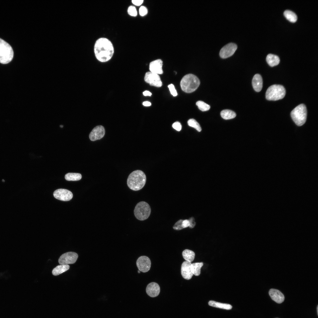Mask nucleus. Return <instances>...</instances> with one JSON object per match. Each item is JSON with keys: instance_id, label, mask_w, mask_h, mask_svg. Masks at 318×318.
<instances>
[{"instance_id": "6ab92c4d", "label": "nucleus", "mask_w": 318, "mask_h": 318, "mask_svg": "<svg viewBox=\"0 0 318 318\" xmlns=\"http://www.w3.org/2000/svg\"><path fill=\"white\" fill-rule=\"evenodd\" d=\"M252 85L254 90L257 92L260 91L263 87V80L259 74H255L252 79Z\"/></svg>"}, {"instance_id": "423d86ee", "label": "nucleus", "mask_w": 318, "mask_h": 318, "mask_svg": "<svg viewBox=\"0 0 318 318\" xmlns=\"http://www.w3.org/2000/svg\"><path fill=\"white\" fill-rule=\"evenodd\" d=\"M14 52L11 46L0 38V63H8L12 60Z\"/></svg>"}, {"instance_id": "c756f323", "label": "nucleus", "mask_w": 318, "mask_h": 318, "mask_svg": "<svg viewBox=\"0 0 318 318\" xmlns=\"http://www.w3.org/2000/svg\"><path fill=\"white\" fill-rule=\"evenodd\" d=\"M127 12L128 14L131 16L135 17L138 14L136 8L134 6L132 5L128 7Z\"/></svg>"}, {"instance_id": "a211bd4d", "label": "nucleus", "mask_w": 318, "mask_h": 318, "mask_svg": "<svg viewBox=\"0 0 318 318\" xmlns=\"http://www.w3.org/2000/svg\"><path fill=\"white\" fill-rule=\"evenodd\" d=\"M269 294L272 299L278 303H281L284 300V295L277 289H271L269 291Z\"/></svg>"}, {"instance_id": "2eb2a0df", "label": "nucleus", "mask_w": 318, "mask_h": 318, "mask_svg": "<svg viewBox=\"0 0 318 318\" xmlns=\"http://www.w3.org/2000/svg\"><path fill=\"white\" fill-rule=\"evenodd\" d=\"M191 262L185 261L181 266V272L182 277L184 279L189 280L192 277L193 274L192 273L191 266Z\"/></svg>"}, {"instance_id": "72a5a7b5", "label": "nucleus", "mask_w": 318, "mask_h": 318, "mask_svg": "<svg viewBox=\"0 0 318 318\" xmlns=\"http://www.w3.org/2000/svg\"><path fill=\"white\" fill-rule=\"evenodd\" d=\"M132 3L136 6H139L141 5L143 2V0H132L131 1Z\"/></svg>"}, {"instance_id": "7c9ffc66", "label": "nucleus", "mask_w": 318, "mask_h": 318, "mask_svg": "<svg viewBox=\"0 0 318 318\" xmlns=\"http://www.w3.org/2000/svg\"><path fill=\"white\" fill-rule=\"evenodd\" d=\"M148 11L147 8L144 6H141L139 9V14L141 16H144L146 15Z\"/></svg>"}, {"instance_id": "7ed1b4c3", "label": "nucleus", "mask_w": 318, "mask_h": 318, "mask_svg": "<svg viewBox=\"0 0 318 318\" xmlns=\"http://www.w3.org/2000/svg\"><path fill=\"white\" fill-rule=\"evenodd\" d=\"M200 84V81L198 78L195 75L191 74L185 75L180 82L182 90L187 93H191L195 91Z\"/></svg>"}, {"instance_id": "20e7f679", "label": "nucleus", "mask_w": 318, "mask_h": 318, "mask_svg": "<svg viewBox=\"0 0 318 318\" xmlns=\"http://www.w3.org/2000/svg\"><path fill=\"white\" fill-rule=\"evenodd\" d=\"M307 114L306 106L302 104L297 106L291 111V116L295 123L298 126H301L306 121Z\"/></svg>"}, {"instance_id": "ddd939ff", "label": "nucleus", "mask_w": 318, "mask_h": 318, "mask_svg": "<svg viewBox=\"0 0 318 318\" xmlns=\"http://www.w3.org/2000/svg\"><path fill=\"white\" fill-rule=\"evenodd\" d=\"M194 220V218L193 217L190 218L188 220L180 219L175 223L173 228L177 230H180L188 227L190 228H193L196 224Z\"/></svg>"}, {"instance_id": "2f4dec72", "label": "nucleus", "mask_w": 318, "mask_h": 318, "mask_svg": "<svg viewBox=\"0 0 318 318\" xmlns=\"http://www.w3.org/2000/svg\"><path fill=\"white\" fill-rule=\"evenodd\" d=\"M168 87L172 95L173 96H176L177 95V92L173 84H171L169 85Z\"/></svg>"}, {"instance_id": "5701e85b", "label": "nucleus", "mask_w": 318, "mask_h": 318, "mask_svg": "<svg viewBox=\"0 0 318 318\" xmlns=\"http://www.w3.org/2000/svg\"><path fill=\"white\" fill-rule=\"evenodd\" d=\"M203 265V262L195 263L191 264V267L192 273L196 276H199L201 273V269Z\"/></svg>"}, {"instance_id": "c9c22d12", "label": "nucleus", "mask_w": 318, "mask_h": 318, "mask_svg": "<svg viewBox=\"0 0 318 318\" xmlns=\"http://www.w3.org/2000/svg\"><path fill=\"white\" fill-rule=\"evenodd\" d=\"M143 104L145 106H149L151 105V103L149 101H145L143 102Z\"/></svg>"}, {"instance_id": "aec40b11", "label": "nucleus", "mask_w": 318, "mask_h": 318, "mask_svg": "<svg viewBox=\"0 0 318 318\" xmlns=\"http://www.w3.org/2000/svg\"><path fill=\"white\" fill-rule=\"evenodd\" d=\"M266 61L270 66L273 67L279 64L280 62V59L276 55L269 54L266 57Z\"/></svg>"}, {"instance_id": "9b49d317", "label": "nucleus", "mask_w": 318, "mask_h": 318, "mask_svg": "<svg viewBox=\"0 0 318 318\" xmlns=\"http://www.w3.org/2000/svg\"><path fill=\"white\" fill-rule=\"evenodd\" d=\"M136 265L139 270L143 272H146L150 269L151 262L148 257L142 256L137 260Z\"/></svg>"}, {"instance_id": "a878e982", "label": "nucleus", "mask_w": 318, "mask_h": 318, "mask_svg": "<svg viewBox=\"0 0 318 318\" xmlns=\"http://www.w3.org/2000/svg\"><path fill=\"white\" fill-rule=\"evenodd\" d=\"M284 15L286 18L291 22L294 23L297 20V15L291 11L285 10L284 13Z\"/></svg>"}, {"instance_id": "b1692460", "label": "nucleus", "mask_w": 318, "mask_h": 318, "mask_svg": "<svg viewBox=\"0 0 318 318\" xmlns=\"http://www.w3.org/2000/svg\"><path fill=\"white\" fill-rule=\"evenodd\" d=\"M182 255L183 258L186 261L190 262L194 260L195 255L193 251L188 249L184 250L182 252Z\"/></svg>"}, {"instance_id": "0eeeda50", "label": "nucleus", "mask_w": 318, "mask_h": 318, "mask_svg": "<svg viewBox=\"0 0 318 318\" xmlns=\"http://www.w3.org/2000/svg\"><path fill=\"white\" fill-rule=\"evenodd\" d=\"M151 211V209L149 205L146 202L142 201L137 204L134 208V213L137 219L140 221H144L149 217Z\"/></svg>"}, {"instance_id": "6e6552de", "label": "nucleus", "mask_w": 318, "mask_h": 318, "mask_svg": "<svg viewBox=\"0 0 318 318\" xmlns=\"http://www.w3.org/2000/svg\"><path fill=\"white\" fill-rule=\"evenodd\" d=\"M144 80L151 86L160 87L162 85V82L158 74L150 72L145 73Z\"/></svg>"}, {"instance_id": "cd10ccee", "label": "nucleus", "mask_w": 318, "mask_h": 318, "mask_svg": "<svg viewBox=\"0 0 318 318\" xmlns=\"http://www.w3.org/2000/svg\"><path fill=\"white\" fill-rule=\"evenodd\" d=\"M188 125L195 128L198 132H201V128L198 123L193 119H189L187 122Z\"/></svg>"}, {"instance_id": "f8f14e48", "label": "nucleus", "mask_w": 318, "mask_h": 318, "mask_svg": "<svg viewBox=\"0 0 318 318\" xmlns=\"http://www.w3.org/2000/svg\"><path fill=\"white\" fill-rule=\"evenodd\" d=\"M53 195L56 198L63 201H69L73 197V194L70 191L64 189H59L55 190Z\"/></svg>"}, {"instance_id": "4c0bfd02", "label": "nucleus", "mask_w": 318, "mask_h": 318, "mask_svg": "<svg viewBox=\"0 0 318 318\" xmlns=\"http://www.w3.org/2000/svg\"><path fill=\"white\" fill-rule=\"evenodd\" d=\"M140 271L139 270H138V273H140Z\"/></svg>"}, {"instance_id": "e433bc0d", "label": "nucleus", "mask_w": 318, "mask_h": 318, "mask_svg": "<svg viewBox=\"0 0 318 318\" xmlns=\"http://www.w3.org/2000/svg\"><path fill=\"white\" fill-rule=\"evenodd\" d=\"M318 306H317V314H318Z\"/></svg>"}, {"instance_id": "58836bf2", "label": "nucleus", "mask_w": 318, "mask_h": 318, "mask_svg": "<svg viewBox=\"0 0 318 318\" xmlns=\"http://www.w3.org/2000/svg\"><path fill=\"white\" fill-rule=\"evenodd\" d=\"M60 126V127H63V126H62V125H61Z\"/></svg>"}, {"instance_id": "4468645a", "label": "nucleus", "mask_w": 318, "mask_h": 318, "mask_svg": "<svg viewBox=\"0 0 318 318\" xmlns=\"http://www.w3.org/2000/svg\"><path fill=\"white\" fill-rule=\"evenodd\" d=\"M105 130L102 125H98L94 128L90 133L89 137L92 141H95L102 138L105 135Z\"/></svg>"}, {"instance_id": "c85d7f7f", "label": "nucleus", "mask_w": 318, "mask_h": 318, "mask_svg": "<svg viewBox=\"0 0 318 318\" xmlns=\"http://www.w3.org/2000/svg\"><path fill=\"white\" fill-rule=\"evenodd\" d=\"M199 109L202 111H205L209 110L210 108V106L201 101H198L196 103Z\"/></svg>"}, {"instance_id": "f3484780", "label": "nucleus", "mask_w": 318, "mask_h": 318, "mask_svg": "<svg viewBox=\"0 0 318 318\" xmlns=\"http://www.w3.org/2000/svg\"><path fill=\"white\" fill-rule=\"evenodd\" d=\"M162 66V61L160 59H158L150 63L149 69L151 72L157 74H162L163 73Z\"/></svg>"}, {"instance_id": "f257e3e1", "label": "nucleus", "mask_w": 318, "mask_h": 318, "mask_svg": "<svg viewBox=\"0 0 318 318\" xmlns=\"http://www.w3.org/2000/svg\"><path fill=\"white\" fill-rule=\"evenodd\" d=\"M95 55L99 61L104 62L109 61L114 53L113 45L109 39L104 37L98 39L94 47Z\"/></svg>"}, {"instance_id": "dca6fc26", "label": "nucleus", "mask_w": 318, "mask_h": 318, "mask_svg": "<svg viewBox=\"0 0 318 318\" xmlns=\"http://www.w3.org/2000/svg\"><path fill=\"white\" fill-rule=\"evenodd\" d=\"M146 292L149 296L154 297L157 296L159 294L160 289L159 285L156 283L152 282L147 286Z\"/></svg>"}, {"instance_id": "9d476101", "label": "nucleus", "mask_w": 318, "mask_h": 318, "mask_svg": "<svg viewBox=\"0 0 318 318\" xmlns=\"http://www.w3.org/2000/svg\"><path fill=\"white\" fill-rule=\"evenodd\" d=\"M237 48L236 44L230 43L224 46L220 50V57L222 58H228L233 54Z\"/></svg>"}, {"instance_id": "39448f33", "label": "nucleus", "mask_w": 318, "mask_h": 318, "mask_svg": "<svg viewBox=\"0 0 318 318\" xmlns=\"http://www.w3.org/2000/svg\"><path fill=\"white\" fill-rule=\"evenodd\" d=\"M286 90L284 87L279 85H271L267 89L266 98L269 100L276 101L282 99L285 96Z\"/></svg>"}, {"instance_id": "f03ea898", "label": "nucleus", "mask_w": 318, "mask_h": 318, "mask_svg": "<svg viewBox=\"0 0 318 318\" xmlns=\"http://www.w3.org/2000/svg\"><path fill=\"white\" fill-rule=\"evenodd\" d=\"M146 180L144 173L140 170H135L130 174L127 180L128 187L132 190L138 191L142 188Z\"/></svg>"}, {"instance_id": "412c9836", "label": "nucleus", "mask_w": 318, "mask_h": 318, "mask_svg": "<svg viewBox=\"0 0 318 318\" xmlns=\"http://www.w3.org/2000/svg\"><path fill=\"white\" fill-rule=\"evenodd\" d=\"M208 304L211 306L226 310L231 309L232 307L229 304L221 303L213 300L210 301Z\"/></svg>"}, {"instance_id": "393cba45", "label": "nucleus", "mask_w": 318, "mask_h": 318, "mask_svg": "<svg viewBox=\"0 0 318 318\" xmlns=\"http://www.w3.org/2000/svg\"><path fill=\"white\" fill-rule=\"evenodd\" d=\"M220 115L225 120L233 119L236 116V114L234 112L228 109L222 110L221 112Z\"/></svg>"}, {"instance_id": "f704fd0d", "label": "nucleus", "mask_w": 318, "mask_h": 318, "mask_svg": "<svg viewBox=\"0 0 318 318\" xmlns=\"http://www.w3.org/2000/svg\"><path fill=\"white\" fill-rule=\"evenodd\" d=\"M143 95L145 96H151L152 95V93L150 92L147 90L143 92Z\"/></svg>"}, {"instance_id": "1a4fd4ad", "label": "nucleus", "mask_w": 318, "mask_h": 318, "mask_svg": "<svg viewBox=\"0 0 318 318\" xmlns=\"http://www.w3.org/2000/svg\"><path fill=\"white\" fill-rule=\"evenodd\" d=\"M78 257V255L76 253L73 252H67L60 256L58 262L61 265L73 264L75 262Z\"/></svg>"}, {"instance_id": "473e14b6", "label": "nucleus", "mask_w": 318, "mask_h": 318, "mask_svg": "<svg viewBox=\"0 0 318 318\" xmlns=\"http://www.w3.org/2000/svg\"><path fill=\"white\" fill-rule=\"evenodd\" d=\"M172 126L174 129L178 131H180L181 129V125L180 123L178 122H174Z\"/></svg>"}, {"instance_id": "4be33fe9", "label": "nucleus", "mask_w": 318, "mask_h": 318, "mask_svg": "<svg viewBox=\"0 0 318 318\" xmlns=\"http://www.w3.org/2000/svg\"><path fill=\"white\" fill-rule=\"evenodd\" d=\"M69 266L68 264L58 265L54 268L52 271V274L54 276L59 275L68 270Z\"/></svg>"}, {"instance_id": "bb28decb", "label": "nucleus", "mask_w": 318, "mask_h": 318, "mask_svg": "<svg viewBox=\"0 0 318 318\" xmlns=\"http://www.w3.org/2000/svg\"><path fill=\"white\" fill-rule=\"evenodd\" d=\"M82 177L80 174L76 173H68L65 176V179L68 181L79 180L81 179Z\"/></svg>"}]
</instances>
